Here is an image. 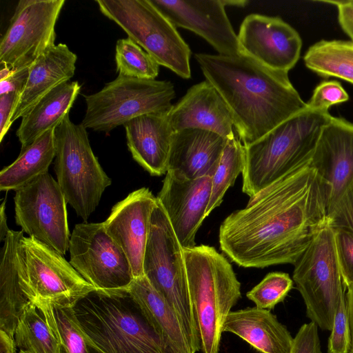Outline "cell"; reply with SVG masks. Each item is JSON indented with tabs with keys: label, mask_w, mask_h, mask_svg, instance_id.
I'll use <instances>...</instances> for the list:
<instances>
[{
	"label": "cell",
	"mask_w": 353,
	"mask_h": 353,
	"mask_svg": "<svg viewBox=\"0 0 353 353\" xmlns=\"http://www.w3.org/2000/svg\"><path fill=\"white\" fill-rule=\"evenodd\" d=\"M261 353H290L293 339L270 310L255 307L231 311L223 325Z\"/></svg>",
	"instance_id": "obj_24"
},
{
	"label": "cell",
	"mask_w": 353,
	"mask_h": 353,
	"mask_svg": "<svg viewBox=\"0 0 353 353\" xmlns=\"http://www.w3.org/2000/svg\"><path fill=\"white\" fill-rule=\"evenodd\" d=\"M338 263L345 287L353 284V233L333 228Z\"/></svg>",
	"instance_id": "obj_37"
},
{
	"label": "cell",
	"mask_w": 353,
	"mask_h": 353,
	"mask_svg": "<svg viewBox=\"0 0 353 353\" xmlns=\"http://www.w3.org/2000/svg\"><path fill=\"white\" fill-rule=\"evenodd\" d=\"M73 310L82 329L104 353H174L128 290H94Z\"/></svg>",
	"instance_id": "obj_3"
},
{
	"label": "cell",
	"mask_w": 353,
	"mask_h": 353,
	"mask_svg": "<svg viewBox=\"0 0 353 353\" xmlns=\"http://www.w3.org/2000/svg\"><path fill=\"white\" fill-rule=\"evenodd\" d=\"M23 232L10 230L0 256V330L13 339L22 314L32 302L23 288L18 254Z\"/></svg>",
	"instance_id": "obj_25"
},
{
	"label": "cell",
	"mask_w": 353,
	"mask_h": 353,
	"mask_svg": "<svg viewBox=\"0 0 353 353\" xmlns=\"http://www.w3.org/2000/svg\"><path fill=\"white\" fill-rule=\"evenodd\" d=\"M327 223V190L311 157L229 214L219 228L220 248L244 268L294 265Z\"/></svg>",
	"instance_id": "obj_1"
},
{
	"label": "cell",
	"mask_w": 353,
	"mask_h": 353,
	"mask_svg": "<svg viewBox=\"0 0 353 353\" xmlns=\"http://www.w3.org/2000/svg\"><path fill=\"white\" fill-rule=\"evenodd\" d=\"M245 163V145L238 134L226 140L218 166L212 177L210 201L205 218L219 207L230 187L233 185L238 175L242 173Z\"/></svg>",
	"instance_id": "obj_32"
},
{
	"label": "cell",
	"mask_w": 353,
	"mask_h": 353,
	"mask_svg": "<svg viewBox=\"0 0 353 353\" xmlns=\"http://www.w3.org/2000/svg\"><path fill=\"white\" fill-rule=\"evenodd\" d=\"M293 284L294 281L288 274L270 272L248 291L246 296L256 307L271 310L285 299L292 289Z\"/></svg>",
	"instance_id": "obj_34"
},
{
	"label": "cell",
	"mask_w": 353,
	"mask_h": 353,
	"mask_svg": "<svg viewBox=\"0 0 353 353\" xmlns=\"http://www.w3.org/2000/svg\"><path fill=\"white\" fill-rule=\"evenodd\" d=\"M101 12L123 29L159 65L191 77L188 45L150 0H96Z\"/></svg>",
	"instance_id": "obj_8"
},
{
	"label": "cell",
	"mask_w": 353,
	"mask_h": 353,
	"mask_svg": "<svg viewBox=\"0 0 353 353\" xmlns=\"http://www.w3.org/2000/svg\"><path fill=\"white\" fill-rule=\"evenodd\" d=\"M290 353H323L315 323L310 321L301 325L294 337Z\"/></svg>",
	"instance_id": "obj_39"
},
{
	"label": "cell",
	"mask_w": 353,
	"mask_h": 353,
	"mask_svg": "<svg viewBox=\"0 0 353 353\" xmlns=\"http://www.w3.org/2000/svg\"><path fill=\"white\" fill-rule=\"evenodd\" d=\"M223 3L225 6H237V7H245L246 4L248 3V1L243 0H222Z\"/></svg>",
	"instance_id": "obj_46"
},
{
	"label": "cell",
	"mask_w": 353,
	"mask_h": 353,
	"mask_svg": "<svg viewBox=\"0 0 353 353\" xmlns=\"http://www.w3.org/2000/svg\"><path fill=\"white\" fill-rule=\"evenodd\" d=\"M80 90L81 85L77 81L63 83L42 97L22 117L16 132L21 151L61 123L68 115Z\"/></svg>",
	"instance_id": "obj_27"
},
{
	"label": "cell",
	"mask_w": 353,
	"mask_h": 353,
	"mask_svg": "<svg viewBox=\"0 0 353 353\" xmlns=\"http://www.w3.org/2000/svg\"><path fill=\"white\" fill-rule=\"evenodd\" d=\"M65 0H20L0 42V62L12 70L29 68L55 45V26Z\"/></svg>",
	"instance_id": "obj_14"
},
{
	"label": "cell",
	"mask_w": 353,
	"mask_h": 353,
	"mask_svg": "<svg viewBox=\"0 0 353 353\" xmlns=\"http://www.w3.org/2000/svg\"><path fill=\"white\" fill-rule=\"evenodd\" d=\"M327 222L332 228H342L353 233V183L329 212Z\"/></svg>",
	"instance_id": "obj_38"
},
{
	"label": "cell",
	"mask_w": 353,
	"mask_h": 353,
	"mask_svg": "<svg viewBox=\"0 0 353 353\" xmlns=\"http://www.w3.org/2000/svg\"><path fill=\"white\" fill-rule=\"evenodd\" d=\"M194 58L226 103L245 146L307 108L287 72L269 68L242 52L196 53Z\"/></svg>",
	"instance_id": "obj_2"
},
{
	"label": "cell",
	"mask_w": 353,
	"mask_h": 353,
	"mask_svg": "<svg viewBox=\"0 0 353 353\" xmlns=\"http://www.w3.org/2000/svg\"><path fill=\"white\" fill-rule=\"evenodd\" d=\"M15 222L29 237L62 255L69 249L67 201L57 181L47 172L15 191Z\"/></svg>",
	"instance_id": "obj_13"
},
{
	"label": "cell",
	"mask_w": 353,
	"mask_h": 353,
	"mask_svg": "<svg viewBox=\"0 0 353 353\" xmlns=\"http://www.w3.org/2000/svg\"><path fill=\"white\" fill-rule=\"evenodd\" d=\"M169 119L174 132L197 128L213 132L225 139L237 133L226 103L206 80L190 87L173 105Z\"/></svg>",
	"instance_id": "obj_20"
},
{
	"label": "cell",
	"mask_w": 353,
	"mask_h": 353,
	"mask_svg": "<svg viewBox=\"0 0 353 353\" xmlns=\"http://www.w3.org/2000/svg\"><path fill=\"white\" fill-rule=\"evenodd\" d=\"M157 203L148 188H139L116 203L103 222L107 233L128 259L134 278L144 275V253Z\"/></svg>",
	"instance_id": "obj_19"
},
{
	"label": "cell",
	"mask_w": 353,
	"mask_h": 353,
	"mask_svg": "<svg viewBox=\"0 0 353 353\" xmlns=\"http://www.w3.org/2000/svg\"><path fill=\"white\" fill-rule=\"evenodd\" d=\"M14 71L12 70L10 68L6 65H2L1 69L0 71V81L6 79L8 77H10Z\"/></svg>",
	"instance_id": "obj_47"
},
{
	"label": "cell",
	"mask_w": 353,
	"mask_h": 353,
	"mask_svg": "<svg viewBox=\"0 0 353 353\" xmlns=\"http://www.w3.org/2000/svg\"><path fill=\"white\" fill-rule=\"evenodd\" d=\"M115 62L119 75L155 79L159 74L157 62L130 37L117 41Z\"/></svg>",
	"instance_id": "obj_33"
},
{
	"label": "cell",
	"mask_w": 353,
	"mask_h": 353,
	"mask_svg": "<svg viewBox=\"0 0 353 353\" xmlns=\"http://www.w3.org/2000/svg\"><path fill=\"white\" fill-rule=\"evenodd\" d=\"M57 181L69 203L84 222L112 183L94 155L87 129L67 115L54 129Z\"/></svg>",
	"instance_id": "obj_7"
},
{
	"label": "cell",
	"mask_w": 353,
	"mask_h": 353,
	"mask_svg": "<svg viewBox=\"0 0 353 353\" xmlns=\"http://www.w3.org/2000/svg\"><path fill=\"white\" fill-rule=\"evenodd\" d=\"M292 280L306 307L307 316L331 331L341 294L346 288L336 257L334 230L325 224L294 264Z\"/></svg>",
	"instance_id": "obj_10"
},
{
	"label": "cell",
	"mask_w": 353,
	"mask_h": 353,
	"mask_svg": "<svg viewBox=\"0 0 353 353\" xmlns=\"http://www.w3.org/2000/svg\"><path fill=\"white\" fill-rule=\"evenodd\" d=\"M150 1L175 26L199 35L219 54L234 56L241 52L222 0Z\"/></svg>",
	"instance_id": "obj_17"
},
{
	"label": "cell",
	"mask_w": 353,
	"mask_h": 353,
	"mask_svg": "<svg viewBox=\"0 0 353 353\" xmlns=\"http://www.w3.org/2000/svg\"><path fill=\"white\" fill-rule=\"evenodd\" d=\"M144 276L179 316L192 353L201 350L190 299L183 248L159 201L153 210L144 253Z\"/></svg>",
	"instance_id": "obj_6"
},
{
	"label": "cell",
	"mask_w": 353,
	"mask_h": 353,
	"mask_svg": "<svg viewBox=\"0 0 353 353\" xmlns=\"http://www.w3.org/2000/svg\"><path fill=\"white\" fill-rule=\"evenodd\" d=\"M312 164L327 190L328 215L353 183V123L331 116L322 129Z\"/></svg>",
	"instance_id": "obj_18"
},
{
	"label": "cell",
	"mask_w": 353,
	"mask_h": 353,
	"mask_svg": "<svg viewBox=\"0 0 353 353\" xmlns=\"http://www.w3.org/2000/svg\"><path fill=\"white\" fill-rule=\"evenodd\" d=\"M6 203V201L5 199L0 206V240L1 242L3 241L10 230L7 224Z\"/></svg>",
	"instance_id": "obj_45"
},
{
	"label": "cell",
	"mask_w": 353,
	"mask_h": 353,
	"mask_svg": "<svg viewBox=\"0 0 353 353\" xmlns=\"http://www.w3.org/2000/svg\"><path fill=\"white\" fill-rule=\"evenodd\" d=\"M17 350L14 339L0 330V353H19Z\"/></svg>",
	"instance_id": "obj_44"
},
{
	"label": "cell",
	"mask_w": 353,
	"mask_h": 353,
	"mask_svg": "<svg viewBox=\"0 0 353 353\" xmlns=\"http://www.w3.org/2000/svg\"><path fill=\"white\" fill-rule=\"evenodd\" d=\"M68 250L70 264L96 291H127L134 279L128 259L103 222L77 224Z\"/></svg>",
	"instance_id": "obj_12"
},
{
	"label": "cell",
	"mask_w": 353,
	"mask_h": 353,
	"mask_svg": "<svg viewBox=\"0 0 353 353\" xmlns=\"http://www.w3.org/2000/svg\"><path fill=\"white\" fill-rule=\"evenodd\" d=\"M29 75V68L16 70L6 79L0 81V95L10 92H23Z\"/></svg>",
	"instance_id": "obj_42"
},
{
	"label": "cell",
	"mask_w": 353,
	"mask_h": 353,
	"mask_svg": "<svg viewBox=\"0 0 353 353\" xmlns=\"http://www.w3.org/2000/svg\"><path fill=\"white\" fill-rule=\"evenodd\" d=\"M18 254L23 285L32 302L74 307L95 290L63 255L39 241L23 235Z\"/></svg>",
	"instance_id": "obj_11"
},
{
	"label": "cell",
	"mask_w": 353,
	"mask_h": 353,
	"mask_svg": "<svg viewBox=\"0 0 353 353\" xmlns=\"http://www.w3.org/2000/svg\"><path fill=\"white\" fill-rule=\"evenodd\" d=\"M54 129L46 132L26 149L18 158L0 172V190H17L39 176L48 172L55 158Z\"/></svg>",
	"instance_id": "obj_28"
},
{
	"label": "cell",
	"mask_w": 353,
	"mask_h": 353,
	"mask_svg": "<svg viewBox=\"0 0 353 353\" xmlns=\"http://www.w3.org/2000/svg\"><path fill=\"white\" fill-rule=\"evenodd\" d=\"M77 57L64 43H58L42 53L29 67L26 87L11 119L22 118L45 95L74 76Z\"/></svg>",
	"instance_id": "obj_23"
},
{
	"label": "cell",
	"mask_w": 353,
	"mask_h": 353,
	"mask_svg": "<svg viewBox=\"0 0 353 353\" xmlns=\"http://www.w3.org/2000/svg\"><path fill=\"white\" fill-rule=\"evenodd\" d=\"M328 112L305 109L245 146L242 191L250 198L312 157Z\"/></svg>",
	"instance_id": "obj_5"
},
{
	"label": "cell",
	"mask_w": 353,
	"mask_h": 353,
	"mask_svg": "<svg viewBox=\"0 0 353 353\" xmlns=\"http://www.w3.org/2000/svg\"><path fill=\"white\" fill-rule=\"evenodd\" d=\"M128 292L174 353H192L179 316L144 275L134 278Z\"/></svg>",
	"instance_id": "obj_26"
},
{
	"label": "cell",
	"mask_w": 353,
	"mask_h": 353,
	"mask_svg": "<svg viewBox=\"0 0 353 353\" xmlns=\"http://www.w3.org/2000/svg\"><path fill=\"white\" fill-rule=\"evenodd\" d=\"M349 95L337 81H323L314 90L307 103V109L328 112L330 107L348 101Z\"/></svg>",
	"instance_id": "obj_36"
},
{
	"label": "cell",
	"mask_w": 353,
	"mask_h": 353,
	"mask_svg": "<svg viewBox=\"0 0 353 353\" xmlns=\"http://www.w3.org/2000/svg\"><path fill=\"white\" fill-rule=\"evenodd\" d=\"M347 288V292L345 294V298L351 336V345L349 353H353V284L349 285Z\"/></svg>",
	"instance_id": "obj_43"
},
{
	"label": "cell",
	"mask_w": 353,
	"mask_h": 353,
	"mask_svg": "<svg viewBox=\"0 0 353 353\" xmlns=\"http://www.w3.org/2000/svg\"><path fill=\"white\" fill-rule=\"evenodd\" d=\"M351 336L345 292L339 297L331 334L328 339L327 353H349Z\"/></svg>",
	"instance_id": "obj_35"
},
{
	"label": "cell",
	"mask_w": 353,
	"mask_h": 353,
	"mask_svg": "<svg viewBox=\"0 0 353 353\" xmlns=\"http://www.w3.org/2000/svg\"><path fill=\"white\" fill-rule=\"evenodd\" d=\"M14 341L19 353H61L59 341L44 311L31 302L15 329Z\"/></svg>",
	"instance_id": "obj_30"
},
{
	"label": "cell",
	"mask_w": 353,
	"mask_h": 353,
	"mask_svg": "<svg viewBox=\"0 0 353 353\" xmlns=\"http://www.w3.org/2000/svg\"><path fill=\"white\" fill-rule=\"evenodd\" d=\"M189 292L202 353H219L224 323L241 297L231 263L213 247L183 248Z\"/></svg>",
	"instance_id": "obj_4"
},
{
	"label": "cell",
	"mask_w": 353,
	"mask_h": 353,
	"mask_svg": "<svg viewBox=\"0 0 353 353\" xmlns=\"http://www.w3.org/2000/svg\"><path fill=\"white\" fill-rule=\"evenodd\" d=\"M84 97L86 111L81 124L86 129L109 132L139 116L170 111L175 90L170 81L118 74L101 90Z\"/></svg>",
	"instance_id": "obj_9"
},
{
	"label": "cell",
	"mask_w": 353,
	"mask_h": 353,
	"mask_svg": "<svg viewBox=\"0 0 353 353\" xmlns=\"http://www.w3.org/2000/svg\"><path fill=\"white\" fill-rule=\"evenodd\" d=\"M305 66L324 78L336 77L353 84V41L321 40L303 57Z\"/></svg>",
	"instance_id": "obj_29"
},
{
	"label": "cell",
	"mask_w": 353,
	"mask_h": 353,
	"mask_svg": "<svg viewBox=\"0 0 353 353\" xmlns=\"http://www.w3.org/2000/svg\"><path fill=\"white\" fill-rule=\"evenodd\" d=\"M237 37L241 52L269 68L288 72L299 59L301 38L280 17L249 14Z\"/></svg>",
	"instance_id": "obj_15"
},
{
	"label": "cell",
	"mask_w": 353,
	"mask_h": 353,
	"mask_svg": "<svg viewBox=\"0 0 353 353\" xmlns=\"http://www.w3.org/2000/svg\"><path fill=\"white\" fill-rule=\"evenodd\" d=\"M226 140L216 133L197 128L174 132L168 170L176 172L190 179L212 176Z\"/></svg>",
	"instance_id": "obj_22"
},
{
	"label": "cell",
	"mask_w": 353,
	"mask_h": 353,
	"mask_svg": "<svg viewBox=\"0 0 353 353\" xmlns=\"http://www.w3.org/2000/svg\"><path fill=\"white\" fill-rule=\"evenodd\" d=\"M170 111L143 114L123 125L133 159L152 176L168 172L174 134Z\"/></svg>",
	"instance_id": "obj_21"
},
{
	"label": "cell",
	"mask_w": 353,
	"mask_h": 353,
	"mask_svg": "<svg viewBox=\"0 0 353 353\" xmlns=\"http://www.w3.org/2000/svg\"><path fill=\"white\" fill-rule=\"evenodd\" d=\"M212 177L190 179L172 170L165 174L157 198L183 248L196 246V234L205 218L210 199Z\"/></svg>",
	"instance_id": "obj_16"
},
{
	"label": "cell",
	"mask_w": 353,
	"mask_h": 353,
	"mask_svg": "<svg viewBox=\"0 0 353 353\" xmlns=\"http://www.w3.org/2000/svg\"><path fill=\"white\" fill-rule=\"evenodd\" d=\"M21 94L14 91L0 95V142L12 124L11 119Z\"/></svg>",
	"instance_id": "obj_40"
},
{
	"label": "cell",
	"mask_w": 353,
	"mask_h": 353,
	"mask_svg": "<svg viewBox=\"0 0 353 353\" xmlns=\"http://www.w3.org/2000/svg\"><path fill=\"white\" fill-rule=\"evenodd\" d=\"M43 310L57 335L61 353H104L80 325L73 307H64L48 302L36 301Z\"/></svg>",
	"instance_id": "obj_31"
},
{
	"label": "cell",
	"mask_w": 353,
	"mask_h": 353,
	"mask_svg": "<svg viewBox=\"0 0 353 353\" xmlns=\"http://www.w3.org/2000/svg\"><path fill=\"white\" fill-rule=\"evenodd\" d=\"M333 4L338 9V20L343 32L353 41V0L317 1Z\"/></svg>",
	"instance_id": "obj_41"
}]
</instances>
